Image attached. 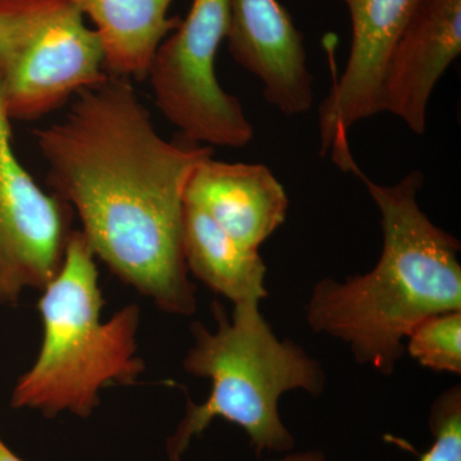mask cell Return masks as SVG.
Wrapping results in <instances>:
<instances>
[{"mask_svg": "<svg viewBox=\"0 0 461 461\" xmlns=\"http://www.w3.org/2000/svg\"><path fill=\"white\" fill-rule=\"evenodd\" d=\"M229 25V0H193L189 14L159 45L149 67L158 109L194 144L244 148L256 133L241 102L215 75Z\"/></svg>", "mask_w": 461, "mask_h": 461, "instance_id": "6", "label": "cell"}, {"mask_svg": "<svg viewBox=\"0 0 461 461\" xmlns=\"http://www.w3.org/2000/svg\"><path fill=\"white\" fill-rule=\"evenodd\" d=\"M182 247L187 271L233 305L268 295L259 251L240 245L196 206L185 204Z\"/></svg>", "mask_w": 461, "mask_h": 461, "instance_id": "13", "label": "cell"}, {"mask_svg": "<svg viewBox=\"0 0 461 461\" xmlns=\"http://www.w3.org/2000/svg\"><path fill=\"white\" fill-rule=\"evenodd\" d=\"M271 461H327L326 455L320 450L303 451V453H291L284 457Z\"/></svg>", "mask_w": 461, "mask_h": 461, "instance_id": "16", "label": "cell"}, {"mask_svg": "<svg viewBox=\"0 0 461 461\" xmlns=\"http://www.w3.org/2000/svg\"><path fill=\"white\" fill-rule=\"evenodd\" d=\"M381 213L384 247L375 268L345 282L321 278L306 320L311 329L350 348L355 360L393 375L411 330L430 315L461 311L460 241L439 229L420 206L424 176L408 173L379 185L353 160Z\"/></svg>", "mask_w": 461, "mask_h": 461, "instance_id": "2", "label": "cell"}, {"mask_svg": "<svg viewBox=\"0 0 461 461\" xmlns=\"http://www.w3.org/2000/svg\"><path fill=\"white\" fill-rule=\"evenodd\" d=\"M214 332L195 321L194 345L184 359L185 371L212 382L206 402H187L186 412L167 442L169 460L181 461L194 437L215 418L247 432L257 456L264 451L290 453L295 438L278 411L284 393L304 391L320 396L326 387L321 363L290 339H280L259 311V303L235 305L227 317L221 303L212 305Z\"/></svg>", "mask_w": 461, "mask_h": 461, "instance_id": "4", "label": "cell"}, {"mask_svg": "<svg viewBox=\"0 0 461 461\" xmlns=\"http://www.w3.org/2000/svg\"><path fill=\"white\" fill-rule=\"evenodd\" d=\"M185 204L204 212L242 247L259 251L286 221L290 202L268 167L212 156L191 173Z\"/></svg>", "mask_w": 461, "mask_h": 461, "instance_id": "11", "label": "cell"}, {"mask_svg": "<svg viewBox=\"0 0 461 461\" xmlns=\"http://www.w3.org/2000/svg\"><path fill=\"white\" fill-rule=\"evenodd\" d=\"M71 214V206L45 193L18 160L0 105V304H17L26 288L42 291L57 277Z\"/></svg>", "mask_w": 461, "mask_h": 461, "instance_id": "7", "label": "cell"}, {"mask_svg": "<svg viewBox=\"0 0 461 461\" xmlns=\"http://www.w3.org/2000/svg\"><path fill=\"white\" fill-rule=\"evenodd\" d=\"M107 75L74 0H0V105L11 122L41 120Z\"/></svg>", "mask_w": 461, "mask_h": 461, "instance_id": "5", "label": "cell"}, {"mask_svg": "<svg viewBox=\"0 0 461 461\" xmlns=\"http://www.w3.org/2000/svg\"><path fill=\"white\" fill-rule=\"evenodd\" d=\"M433 444L420 461H461V390L454 386L437 397L430 408Z\"/></svg>", "mask_w": 461, "mask_h": 461, "instance_id": "15", "label": "cell"}, {"mask_svg": "<svg viewBox=\"0 0 461 461\" xmlns=\"http://www.w3.org/2000/svg\"><path fill=\"white\" fill-rule=\"evenodd\" d=\"M33 130L51 194L71 206L95 258L166 313L193 315L185 263V190L213 149L166 140L129 78L107 75Z\"/></svg>", "mask_w": 461, "mask_h": 461, "instance_id": "1", "label": "cell"}, {"mask_svg": "<svg viewBox=\"0 0 461 461\" xmlns=\"http://www.w3.org/2000/svg\"><path fill=\"white\" fill-rule=\"evenodd\" d=\"M460 54L461 0H420L391 51L381 113L423 135L430 95Z\"/></svg>", "mask_w": 461, "mask_h": 461, "instance_id": "10", "label": "cell"}, {"mask_svg": "<svg viewBox=\"0 0 461 461\" xmlns=\"http://www.w3.org/2000/svg\"><path fill=\"white\" fill-rule=\"evenodd\" d=\"M95 25L108 75L147 78L157 50L181 23L168 17L173 0H74Z\"/></svg>", "mask_w": 461, "mask_h": 461, "instance_id": "12", "label": "cell"}, {"mask_svg": "<svg viewBox=\"0 0 461 461\" xmlns=\"http://www.w3.org/2000/svg\"><path fill=\"white\" fill-rule=\"evenodd\" d=\"M226 41L233 60L263 84L264 98L282 114L313 105L304 36L278 0H229Z\"/></svg>", "mask_w": 461, "mask_h": 461, "instance_id": "9", "label": "cell"}, {"mask_svg": "<svg viewBox=\"0 0 461 461\" xmlns=\"http://www.w3.org/2000/svg\"><path fill=\"white\" fill-rule=\"evenodd\" d=\"M0 461H23L0 438Z\"/></svg>", "mask_w": 461, "mask_h": 461, "instance_id": "17", "label": "cell"}, {"mask_svg": "<svg viewBox=\"0 0 461 461\" xmlns=\"http://www.w3.org/2000/svg\"><path fill=\"white\" fill-rule=\"evenodd\" d=\"M409 354L433 372L461 373V311L430 315L406 339Z\"/></svg>", "mask_w": 461, "mask_h": 461, "instance_id": "14", "label": "cell"}, {"mask_svg": "<svg viewBox=\"0 0 461 461\" xmlns=\"http://www.w3.org/2000/svg\"><path fill=\"white\" fill-rule=\"evenodd\" d=\"M350 14L351 45L344 74L320 108L321 151L339 162L351 153L348 131L381 113L391 51L420 0H342Z\"/></svg>", "mask_w": 461, "mask_h": 461, "instance_id": "8", "label": "cell"}, {"mask_svg": "<svg viewBox=\"0 0 461 461\" xmlns=\"http://www.w3.org/2000/svg\"><path fill=\"white\" fill-rule=\"evenodd\" d=\"M103 305L95 256L81 230H72L62 269L39 300L41 353L18 378L12 408L87 418L103 388L136 384L145 372L138 357L140 308L123 306L102 321Z\"/></svg>", "mask_w": 461, "mask_h": 461, "instance_id": "3", "label": "cell"}]
</instances>
